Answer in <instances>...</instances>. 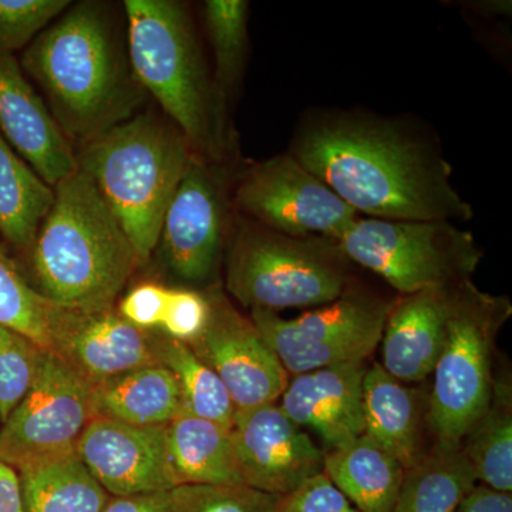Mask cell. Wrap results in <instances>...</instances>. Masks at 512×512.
<instances>
[{"label":"cell","instance_id":"cell-21","mask_svg":"<svg viewBox=\"0 0 512 512\" xmlns=\"http://www.w3.org/2000/svg\"><path fill=\"white\" fill-rule=\"evenodd\" d=\"M94 417L137 427H165L183 413L180 387L161 363L92 386Z\"/></svg>","mask_w":512,"mask_h":512},{"label":"cell","instance_id":"cell-3","mask_svg":"<svg viewBox=\"0 0 512 512\" xmlns=\"http://www.w3.org/2000/svg\"><path fill=\"white\" fill-rule=\"evenodd\" d=\"M128 53L138 83L190 144L217 164H238L231 106L222 96L187 3L124 0Z\"/></svg>","mask_w":512,"mask_h":512},{"label":"cell","instance_id":"cell-35","mask_svg":"<svg viewBox=\"0 0 512 512\" xmlns=\"http://www.w3.org/2000/svg\"><path fill=\"white\" fill-rule=\"evenodd\" d=\"M278 512H360L325 473L313 476L292 493L281 495Z\"/></svg>","mask_w":512,"mask_h":512},{"label":"cell","instance_id":"cell-24","mask_svg":"<svg viewBox=\"0 0 512 512\" xmlns=\"http://www.w3.org/2000/svg\"><path fill=\"white\" fill-rule=\"evenodd\" d=\"M165 433L178 485L244 484L228 427L183 412L165 426Z\"/></svg>","mask_w":512,"mask_h":512},{"label":"cell","instance_id":"cell-18","mask_svg":"<svg viewBox=\"0 0 512 512\" xmlns=\"http://www.w3.org/2000/svg\"><path fill=\"white\" fill-rule=\"evenodd\" d=\"M365 362L340 363L293 376L279 407L301 429H311L326 451L345 446L365 433Z\"/></svg>","mask_w":512,"mask_h":512},{"label":"cell","instance_id":"cell-10","mask_svg":"<svg viewBox=\"0 0 512 512\" xmlns=\"http://www.w3.org/2000/svg\"><path fill=\"white\" fill-rule=\"evenodd\" d=\"M393 301L349 285L335 301L285 319L278 312L252 309L251 318L288 375L340 363L365 362L382 342Z\"/></svg>","mask_w":512,"mask_h":512},{"label":"cell","instance_id":"cell-27","mask_svg":"<svg viewBox=\"0 0 512 512\" xmlns=\"http://www.w3.org/2000/svg\"><path fill=\"white\" fill-rule=\"evenodd\" d=\"M477 481L491 490L512 491V383L510 373L495 376L487 409L460 444Z\"/></svg>","mask_w":512,"mask_h":512},{"label":"cell","instance_id":"cell-33","mask_svg":"<svg viewBox=\"0 0 512 512\" xmlns=\"http://www.w3.org/2000/svg\"><path fill=\"white\" fill-rule=\"evenodd\" d=\"M69 0H0V53L15 55L69 8Z\"/></svg>","mask_w":512,"mask_h":512},{"label":"cell","instance_id":"cell-22","mask_svg":"<svg viewBox=\"0 0 512 512\" xmlns=\"http://www.w3.org/2000/svg\"><path fill=\"white\" fill-rule=\"evenodd\" d=\"M323 473L360 512H392L404 468L365 434L323 451Z\"/></svg>","mask_w":512,"mask_h":512},{"label":"cell","instance_id":"cell-11","mask_svg":"<svg viewBox=\"0 0 512 512\" xmlns=\"http://www.w3.org/2000/svg\"><path fill=\"white\" fill-rule=\"evenodd\" d=\"M232 201L241 217L291 237L339 239L360 217L289 153L238 168Z\"/></svg>","mask_w":512,"mask_h":512},{"label":"cell","instance_id":"cell-20","mask_svg":"<svg viewBox=\"0 0 512 512\" xmlns=\"http://www.w3.org/2000/svg\"><path fill=\"white\" fill-rule=\"evenodd\" d=\"M427 394L406 386L382 365L367 367L363 380L365 436L396 458L404 471L426 456Z\"/></svg>","mask_w":512,"mask_h":512},{"label":"cell","instance_id":"cell-29","mask_svg":"<svg viewBox=\"0 0 512 512\" xmlns=\"http://www.w3.org/2000/svg\"><path fill=\"white\" fill-rule=\"evenodd\" d=\"M157 356L177 380L185 413L231 429L235 407L227 389L187 343L157 336Z\"/></svg>","mask_w":512,"mask_h":512},{"label":"cell","instance_id":"cell-1","mask_svg":"<svg viewBox=\"0 0 512 512\" xmlns=\"http://www.w3.org/2000/svg\"><path fill=\"white\" fill-rule=\"evenodd\" d=\"M295 157L357 214L379 220L468 221L439 140L412 121L333 110L301 121Z\"/></svg>","mask_w":512,"mask_h":512},{"label":"cell","instance_id":"cell-38","mask_svg":"<svg viewBox=\"0 0 512 512\" xmlns=\"http://www.w3.org/2000/svg\"><path fill=\"white\" fill-rule=\"evenodd\" d=\"M456 512H512V495L476 485Z\"/></svg>","mask_w":512,"mask_h":512},{"label":"cell","instance_id":"cell-36","mask_svg":"<svg viewBox=\"0 0 512 512\" xmlns=\"http://www.w3.org/2000/svg\"><path fill=\"white\" fill-rule=\"evenodd\" d=\"M168 289L157 282H141L120 299L116 311L136 328L153 332L163 323Z\"/></svg>","mask_w":512,"mask_h":512},{"label":"cell","instance_id":"cell-31","mask_svg":"<svg viewBox=\"0 0 512 512\" xmlns=\"http://www.w3.org/2000/svg\"><path fill=\"white\" fill-rule=\"evenodd\" d=\"M175 512H278L281 495L245 484H190L173 488Z\"/></svg>","mask_w":512,"mask_h":512},{"label":"cell","instance_id":"cell-13","mask_svg":"<svg viewBox=\"0 0 512 512\" xmlns=\"http://www.w3.org/2000/svg\"><path fill=\"white\" fill-rule=\"evenodd\" d=\"M208 293L211 316L207 328L188 346L220 377L235 410L278 402L291 379L274 350L251 318L242 316L220 289Z\"/></svg>","mask_w":512,"mask_h":512},{"label":"cell","instance_id":"cell-15","mask_svg":"<svg viewBox=\"0 0 512 512\" xmlns=\"http://www.w3.org/2000/svg\"><path fill=\"white\" fill-rule=\"evenodd\" d=\"M76 451L111 497L178 487L168 456L165 427H137L94 417L84 429Z\"/></svg>","mask_w":512,"mask_h":512},{"label":"cell","instance_id":"cell-14","mask_svg":"<svg viewBox=\"0 0 512 512\" xmlns=\"http://www.w3.org/2000/svg\"><path fill=\"white\" fill-rule=\"evenodd\" d=\"M231 437L242 483L255 490L286 495L323 473L325 453L278 403L235 410Z\"/></svg>","mask_w":512,"mask_h":512},{"label":"cell","instance_id":"cell-19","mask_svg":"<svg viewBox=\"0 0 512 512\" xmlns=\"http://www.w3.org/2000/svg\"><path fill=\"white\" fill-rule=\"evenodd\" d=\"M460 285L393 299L380 342L387 373L403 383H420L433 375L446 345L448 320Z\"/></svg>","mask_w":512,"mask_h":512},{"label":"cell","instance_id":"cell-39","mask_svg":"<svg viewBox=\"0 0 512 512\" xmlns=\"http://www.w3.org/2000/svg\"><path fill=\"white\" fill-rule=\"evenodd\" d=\"M0 512H23L19 473L0 461Z\"/></svg>","mask_w":512,"mask_h":512},{"label":"cell","instance_id":"cell-32","mask_svg":"<svg viewBox=\"0 0 512 512\" xmlns=\"http://www.w3.org/2000/svg\"><path fill=\"white\" fill-rule=\"evenodd\" d=\"M43 352L32 340L0 325V423L29 392Z\"/></svg>","mask_w":512,"mask_h":512},{"label":"cell","instance_id":"cell-5","mask_svg":"<svg viewBox=\"0 0 512 512\" xmlns=\"http://www.w3.org/2000/svg\"><path fill=\"white\" fill-rule=\"evenodd\" d=\"M82 171L119 220L140 268L156 248L165 212L190 165V144L167 117L143 109L74 148Z\"/></svg>","mask_w":512,"mask_h":512},{"label":"cell","instance_id":"cell-26","mask_svg":"<svg viewBox=\"0 0 512 512\" xmlns=\"http://www.w3.org/2000/svg\"><path fill=\"white\" fill-rule=\"evenodd\" d=\"M478 481L460 446L433 443L404 471L392 512H456Z\"/></svg>","mask_w":512,"mask_h":512},{"label":"cell","instance_id":"cell-7","mask_svg":"<svg viewBox=\"0 0 512 512\" xmlns=\"http://www.w3.org/2000/svg\"><path fill=\"white\" fill-rule=\"evenodd\" d=\"M511 315L507 296L481 291L473 279L458 286L446 345L427 394V429L433 443L460 446L487 409L495 380V346Z\"/></svg>","mask_w":512,"mask_h":512},{"label":"cell","instance_id":"cell-8","mask_svg":"<svg viewBox=\"0 0 512 512\" xmlns=\"http://www.w3.org/2000/svg\"><path fill=\"white\" fill-rule=\"evenodd\" d=\"M339 244L352 264L380 276L400 295L471 281L484 255L474 235L450 221L359 217Z\"/></svg>","mask_w":512,"mask_h":512},{"label":"cell","instance_id":"cell-17","mask_svg":"<svg viewBox=\"0 0 512 512\" xmlns=\"http://www.w3.org/2000/svg\"><path fill=\"white\" fill-rule=\"evenodd\" d=\"M0 131L29 167L55 188L77 171L76 153L18 57L0 53Z\"/></svg>","mask_w":512,"mask_h":512},{"label":"cell","instance_id":"cell-16","mask_svg":"<svg viewBox=\"0 0 512 512\" xmlns=\"http://www.w3.org/2000/svg\"><path fill=\"white\" fill-rule=\"evenodd\" d=\"M90 386L157 365V335L121 318L116 308L82 313L59 308L52 348Z\"/></svg>","mask_w":512,"mask_h":512},{"label":"cell","instance_id":"cell-28","mask_svg":"<svg viewBox=\"0 0 512 512\" xmlns=\"http://www.w3.org/2000/svg\"><path fill=\"white\" fill-rule=\"evenodd\" d=\"M202 20L212 50L215 83L229 106L244 82L249 50L247 0H207Z\"/></svg>","mask_w":512,"mask_h":512},{"label":"cell","instance_id":"cell-30","mask_svg":"<svg viewBox=\"0 0 512 512\" xmlns=\"http://www.w3.org/2000/svg\"><path fill=\"white\" fill-rule=\"evenodd\" d=\"M57 313L59 308L37 293L0 237V325L50 350Z\"/></svg>","mask_w":512,"mask_h":512},{"label":"cell","instance_id":"cell-34","mask_svg":"<svg viewBox=\"0 0 512 512\" xmlns=\"http://www.w3.org/2000/svg\"><path fill=\"white\" fill-rule=\"evenodd\" d=\"M211 316V298L208 291L190 288L168 289L167 305L161 330L168 338L190 343L197 340L207 328Z\"/></svg>","mask_w":512,"mask_h":512},{"label":"cell","instance_id":"cell-2","mask_svg":"<svg viewBox=\"0 0 512 512\" xmlns=\"http://www.w3.org/2000/svg\"><path fill=\"white\" fill-rule=\"evenodd\" d=\"M19 62L73 148L136 116L148 101L131 66L123 6L110 2L70 3Z\"/></svg>","mask_w":512,"mask_h":512},{"label":"cell","instance_id":"cell-25","mask_svg":"<svg viewBox=\"0 0 512 512\" xmlns=\"http://www.w3.org/2000/svg\"><path fill=\"white\" fill-rule=\"evenodd\" d=\"M16 471L23 512H103L111 498L77 451Z\"/></svg>","mask_w":512,"mask_h":512},{"label":"cell","instance_id":"cell-4","mask_svg":"<svg viewBox=\"0 0 512 512\" xmlns=\"http://www.w3.org/2000/svg\"><path fill=\"white\" fill-rule=\"evenodd\" d=\"M55 201L37 231L26 278L47 302L70 312L116 308L140 269L119 220L82 171L60 181Z\"/></svg>","mask_w":512,"mask_h":512},{"label":"cell","instance_id":"cell-6","mask_svg":"<svg viewBox=\"0 0 512 512\" xmlns=\"http://www.w3.org/2000/svg\"><path fill=\"white\" fill-rule=\"evenodd\" d=\"M339 239L279 234L235 212L225 252V288L251 309L322 306L352 284Z\"/></svg>","mask_w":512,"mask_h":512},{"label":"cell","instance_id":"cell-9","mask_svg":"<svg viewBox=\"0 0 512 512\" xmlns=\"http://www.w3.org/2000/svg\"><path fill=\"white\" fill-rule=\"evenodd\" d=\"M238 168L192 157L150 258L178 288H217L235 217L232 192Z\"/></svg>","mask_w":512,"mask_h":512},{"label":"cell","instance_id":"cell-23","mask_svg":"<svg viewBox=\"0 0 512 512\" xmlns=\"http://www.w3.org/2000/svg\"><path fill=\"white\" fill-rule=\"evenodd\" d=\"M53 201L55 190L29 167L0 131V237L22 269Z\"/></svg>","mask_w":512,"mask_h":512},{"label":"cell","instance_id":"cell-12","mask_svg":"<svg viewBox=\"0 0 512 512\" xmlns=\"http://www.w3.org/2000/svg\"><path fill=\"white\" fill-rule=\"evenodd\" d=\"M92 419V386L45 350L29 392L0 423V461L19 470L76 453Z\"/></svg>","mask_w":512,"mask_h":512},{"label":"cell","instance_id":"cell-37","mask_svg":"<svg viewBox=\"0 0 512 512\" xmlns=\"http://www.w3.org/2000/svg\"><path fill=\"white\" fill-rule=\"evenodd\" d=\"M103 512H175L173 490L111 497Z\"/></svg>","mask_w":512,"mask_h":512}]
</instances>
